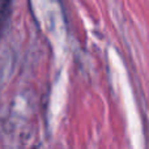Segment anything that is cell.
Here are the masks:
<instances>
[{"mask_svg":"<svg viewBox=\"0 0 149 149\" xmlns=\"http://www.w3.org/2000/svg\"><path fill=\"white\" fill-rule=\"evenodd\" d=\"M12 13V0H0V39L7 29Z\"/></svg>","mask_w":149,"mask_h":149,"instance_id":"1","label":"cell"}]
</instances>
